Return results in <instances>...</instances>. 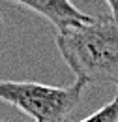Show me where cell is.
I'll list each match as a JSON object with an SVG mask.
<instances>
[{
	"instance_id": "cell-1",
	"label": "cell",
	"mask_w": 118,
	"mask_h": 122,
	"mask_svg": "<svg viewBox=\"0 0 118 122\" xmlns=\"http://www.w3.org/2000/svg\"><path fill=\"white\" fill-rule=\"evenodd\" d=\"M60 56L77 81L113 85L118 94V23L113 15L94 17L56 36Z\"/></svg>"
},
{
	"instance_id": "cell-2",
	"label": "cell",
	"mask_w": 118,
	"mask_h": 122,
	"mask_svg": "<svg viewBox=\"0 0 118 122\" xmlns=\"http://www.w3.org/2000/svg\"><path fill=\"white\" fill-rule=\"evenodd\" d=\"M84 83L51 86L32 81H0V100L36 122H64L83 100Z\"/></svg>"
},
{
	"instance_id": "cell-3",
	"label": "cell",
	"mask_w": 118,
	"mask_h": 122,
	"mask_svg": "<svg viewBox=\"0 0 118 122\" xmlns=\"http://www.w3.org/2000/svg\"><path fill=\"white\" fill-rule=\"evenodd\" d=\"M11 2L23 8H28L34 13L47 19L51 25H54L58 34L77 28L81 25H86L94 19L83 13L81 10H77L69 0H11Z\"/></svg>"
},
{
	"instance_id": "cell-4",
	"label": "cell",
	"mask_w": 118,
	"mask_h": 122,
	"mask_svg": "<svg viewBox=\"0 0 118 122\" xmlns=\"http://www.w3.org/2000/svg\"><path fill=\"white\" fill-rule=\"evenodd\" d=\"M79 122H118V94L101 109H98L96 113L88 115L86 118Z\"/></svg>"
},
{
	"instance_id": "cell-5",
	"label": "cell",
	"mask_w": 118,
	"mask_h": 122,
	"mask_svg": "<svg viewBox=\"0 0 118 122\" xmlns=\"http://www.w3.org/2000/svg\"><path fill=\"white\" fill-rule=\"evenodd\" d=\"M107 4H109V8H111V15L114 17V21L118 23V0H105Z\"/></svg>"
},
{
	"instance_id": "cell-6",
	"label": "cell",
	"mask_w": 118,
	"mask_h": 122,
	"mask_svg": "<svg viewBox=\"0 0 118 122\" xmlns=\"http://www.w3.org/2000/svg\"><path fill=\"white\" fill-rule=\"evenodd\" d=\"M4 36V21H2V17H0V38Z\"/></svg>"
},
{
	"instance_id": "cell-7",
	"label": "cell",
	"mask_w": 118,
	"mask_h": 122,
	"mask_svg": "<svg viewBox=\"0 0 118 122\" xmlns=\"http://www.w3.org/2000/svg\"><path fill=\"white\" fill-rule=\"evenodd\" d=\"M0 122H8V120H0Z\"/></svg>"
}]
</instances>
